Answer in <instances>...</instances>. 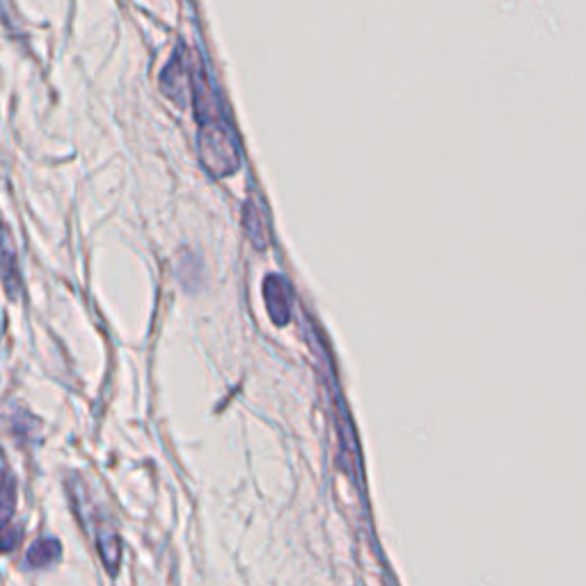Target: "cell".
<instances>
[{"label":"cell","mask_w":586,"mask_h":586,"mask_svg":"<svg viewBox=\"0 0 586 586\" xmlns=\"http://www.w3.org/2000/svg\"><path fill=\"white\" fill-rule=\"evenodd\" d=\"M60 554H62V548L55 538H37V541L28 548L26 564L35 570L49 568L53 564H58Z\"/></svg>","instance_id":"5b68a950"},{"label":"cell","mask_w":586,"mask_h":586,"mask_svg":"<svg viewBox=\"0 0 586 586\" xmlns=\"http://www.w3.org/2000/svg\"><path fill=\"white\" fill-rule=\"evenodd\" d=\"M0 280H3L7 296L17 300L21 293L19 259H17V248H14L10 229H7L3 223H0Z\"/></svg>","instance_id":"3957f363"},{"label":"cell","mask_w":586,"mask_h":586,"mask_svg":"<svg viewBox=\"0 0 586 586\" xmlns=\"http://www.w3.org/2000/svg\"><path fill=\"white\" fill-rule=\"evenodd\" d=\"M200 149L204 156V163L209 165L218 177H227L229 172L236 170L239 158H236V145L232 133L223 122V117L218 115V110L213 117L204 110L200 115Z\"/></svg>","instance_id":"6da1fadb"},{"label":"cell","mask_w":586,"mask_h":586,"mask_svg":"<svg viewBox=\"0 0 586 586\" xmlns=\"http://www.w3.org/2000/svg\"><path fill=\"white\" fill-rule=\"evenodd\" d=\"M264 296H266V307L268 314H271L273 323L277 326H284L291 316V289L284 277L280 275H271L266 277V287H264Z\"/></svg>","instance_id":"277c9868"},{"label":"cell","mask_w":586,"mask_h":586,"mask_svg":"<svg viewBox=\"0 0 586 586\" xmlns=\"http://www.w3.org/2000/svg\"><path fill=\"white\" fill-rule=\"evenodd\" d=\"M17 477L10 461H7L3 447H0V554L14 552L21 543V529L17 518Z\"/></svg>","instance_id":"7a4b0ae2"}]
</instances>
